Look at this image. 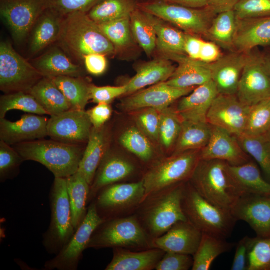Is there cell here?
<instances>
[{
  "instance_id": "5",
  "label": "cell",
  "mask_w": 270,
  "mask_h": 270,
  "mask_svg": "<svg viewBox=\"0 0 270 270\" xmlns=\"http://www.w3.org/2000/svg\"><path fill=\"white\" fill-rule=\"evenodd\" d=\"M182 204L188 220L202 233L226 239L237 221L230 210L202 196L190 181L184 183Z\"/></svg>"
},
{
  "instance_id": "36",
  "label": "cell",
  "mask_w": 270,
  "mask_h": 270,
  "mask_svg": "<svg viewBox=\"0 0 270 270\" xmlns=\"http://www.w3.org/2000/svg\"><path fill=\"white\" fill-rule=\"evenodd\" d=\"M66 180L72 222L76 230L87 214L86 206L90 185L78 172L66 178Z\"/></svg>"
},
{
  "instance_id": "42",
  "label": "cell",
  "mask_w": 270,
  "mask_h": 270,
  "mask_svg": "<svg viewBox=\"0 0 270 270\" xmlns=\"http://www.w3.org/2000/svg\"><path fill=\"white\" fill-rule=\"evenodd\" d=\"M119 142L142 162L148 164L154 160V152L150 139L138 127L127 128L120 136Z\"/></svg>"
},
{
  "instance_id": "23",
  "label": "cell",
  "mask_w": 270,
  "mask_h": 270,
  "mask_svg": "<svg viewBox=\"0 0 270 270\" xmlns=\"http://www.w3.org/2000/svg\"><path fill=\"white\" fill-rule=\"evenodd\" d=\"M202 233L189 220L176 224L162 236L152 240V248L165 252L194 256L200 244Z\"/></svg>"
},
{
  "instance_id": "16",
  "label": "cell",
  "mask_w": 270,
  "mask_h": 270,
  "mask_svg": "<svg viewBox=\"0 0 270 270\" xmlns=\"http://www.w3.org/2000/svg\"><path fill=\"white\" fill-rule=\"evenodd\" d=\"M236 94L242 103L250 107L270 97V77L260 53L253 50L250 53Z\"/></svg>"
},
{
  "instance_id": "45",
  "label": "cell",
  "mask_w": 270,
  "mask_h": 270,
  "mask_svg": "<svg viewBox=\"0 0 270 270\" xmlns=\"http://www.w3.org/2000/svg\"><path fill=\"white\" fill-rule=\"evenodd\" d=\"M160 112L159 140L162 146L168 150L176 144L182 120L176 110L170 107Z\"/></svg>"
},
{
  "instance_id": "56",
  "label": "cell",
  "mask_w": 270,
  "mask_h": 270,
  "mask_svg": "<svg viewBox=\"0 0 270 270\" xmlns=\"http://www.w3.org/2000/svg\"><path fill=\"white\" fill-rule=\"evenodd\" d=\"M86 112L93 127L98 128L104 126L110 120L112 110L110 104H98Z\"/></svg>"
},
{
  "instance_id": "58",
  "label": "cell",
  "mask_w": 270,
  "mask_h": 270,
  "mask_svg": "<svg viewBox=\"0 0 270 270\" xmlns=\"http://www.w3.org/2000/svg\"><path fill=\"white\" fill-rule=\"evenodd\" d=\"M223 54L219 46L214 42L203 40L199 60L206 64H211L218 60Z\"/></svg>"
},
{
  "instance_id": "26",
  "label": "cell",
  "mask_w": 270,
  "mask_h": 270,
  "mask_svg": "<svg viewBox=\"0 0 270 270\" xmlns=\"http://www.w3.org/2000/svg\"><path fill=\"white\" fill-rule=\"evenodd\" d=\"M64 16L46 8L38 18L28 36V50L35 55L60 38Z\"/></svg>"
},
{
  "instance_id": "46",
  "label": "cell",
  "mask_w": 270,
  "mask_h": 270,
  "mask_svg": "<svg viewBox=\"0 0 270 270\" xmlns=\"http://www.w3.org/2000/svg\"><path fill=\"white\" fill-rule=\"evenodd\" d=\"M270 128V97L250 107L244 134H266Z\"/></svg>"
},
{
  "instance_id": "59",
  "label": "cell",
  "mask_w": 270,
  "mask_h": 270,
  "mask_svg": "<svg viewBox=\"0 0 270 270\" xmlns=\"http://www.w3.org/2000/svg\"><path fill=\"white\" fill-rule=\"evenodd\" d=\"M203 40L196 36L186 34L184 51L190 58L199 60Z\"/></svg>"
},
{
  "instance_id": "13",
  "label": "cell",
  "mask_w": 270,
  "mask_h": 270,
  "mask_svg": "<svg viewBox=\"0 0 270 270\" xmlns=\"http://www.w3.org/2000/svg\"><path fill=\"white\" fill-rule=\"evenodd\" d=\"M48 8L46 0H0L1 18L18 44L28 38L35 22Z\"/></svg>"
},
{
  "instance_id": "1",
  "label": "cell",
  "mask_w": 270,
  "mask_h": 270,
  "mask_svg": "<svg viewBox=\"0 0 270 270\" xmlns=\"http://www.w3.org/2000/svg\"><path fill=\"white\" fill-rule=\"evenodd\" d=\"M184 183L148 196L134 213L152 240L164 234L177 222L188 220L182 204Z\"/></svg>"
},
{
  "instance_id": "52",
  "label": "cell",
  "mask_w": 270,
  "mask_h": 270,
  "mask_svg": "<svg viewBox=\"0 0 270 270\" xmlns=\"http://www.w3.org/2000/svg\"><path fill=\"white\" fill-rule=\"evenodd\" d=\"M98 0H46L48 8L64 16L75 12L87 13Z\"/></svg>"
},
{
  "instance_id": "39",
  "label": "cell",
  "mask_w": 270,
  "mask_h": 270,
  "mask_svg": "<svg viewBox=\"0 0 270 270\" xmlns=\"http://www.w3.org/2000/svg\"><path fill=\"white\" fill-rule=\"evenodd\" d=\"M132 0H98L86 13L97 24L130 17L135 10Z\"/></svg>"
},
{
  "instance_id": "24",
  "label": "cell",
  "mask_w": 270,
  "mask_h": 270,
  "mask_svg": "<svg viewBox=\"0 0 270 270\" xmlns=\"http://www.w3.org/2000/svg\"><path fill=\"white\" fill-rule=\"evenodd\" d=\"M218 94L215 84L211 80L196 86L190 94L182 97L176 110L182 120L207 122L208 112Z\"/></svg>"
},
{
  "instance_id": "57",
  "label": "cell",
  "mask_w": 270,
  "mask_h": 270,
  "mask_svg": "<svg viewBox=\"0 0 270 270\" xmlns=\"http://www.w3.org/2000/svg\"><path fill=\"white\" fill-rule=\"evenodd\" d=\"M106 56L100 54H92L86 56L84 62L86 70L94 76L104 74L107 68Z\"/></svg>"
},
{
  "instance_id": "6",
  "label": "cell",
  "mask_w": 270,
  "mask_h": 270,
  "mask_svg": "<svg viewBox=\"0 0 270 270\" xmlns=\"http://www.w3.org/2000/svg\"><path fill=\"white\" fill-rule=\"evenodd\" d=\"M89 248L142 250L152 248V240L134 214L102 222L92 235L87 246Z\"/></svg>"
},
{
  "instance_id": "41",
  "label": "cell",
  "mask_w": 270,
  "mask_h": 270,
  "mask_svg": "<svg viewBox=\"0 0 270 270\" xmlns=\"http://www.w3.org/2000/svg\"><path fill=\"white\" fill-rule=\"evenodd\" d=\"M243 150L252 157L270 180V140L266 134L236 136Z\"/></svg>"
},
{
  "instance_id": "38",
  "label": "cell",
  "mask_w": 270,
  "mask_h": 270,
  "mask_svg": "<svg viewBox=\"0 0 270 270\" xmlns=\"http://www.w3.org/2000/svg\"><path fill=\"white\" fill-rule=\"evenodd\" d=\"M236 24L234 10L218 14L214 18L205 37L220 47L234 51Z\"/></svg>"
},
{
  "instance_id": "49",
  "label": "cell",
  "mask_w": 270,
  "mask_h": 270,
  "mask_svg": "<svg viewBox=\"0 0 270 270\" xmlns=\"http://www.w3.org/2000/svg\"><path fill=\"white\" fill-rule=\"evenodd\" d=\"M24 160L10 145L0 140V180L3 182L16 176Z\"/></svg>"
},
{
  "instance_id": "9",
  "label": "cell",
  "mask_w": 270,
  "mask_h": 270,
  "mask_svg": "<svg viewBox=\"0 0 270 270\" xmlns=\"http://www.w3.org/2000/svg\"><path fill=\"white\" fill-rule=\"evenodd\" d=\"M145 188L142 180L119 182L102 188L93 200L104 220L134 214L143 201Z\"/></svg>"
},
{
  "instance_id": "29",
  "label": "cell",
  "mask_w": 270,
  "mask_h": 270,
  "mask_svg": "<svg viewBox=\"0 0 270 270\" xmlns=\"http://www.w3.org/2000/svg\"><path fill=\"white\" fill-rule=\"evenodd\" d=\"M172 60L178 63L171 77L166 82L178 88H189L200 86L211 79L207 64L193 60L186 55L176 56Z\"/></svg>"
},
{
  "instance_id": "17",
  "label": "cell",
  "mask_w": 270,
  "mask_h": 270,
  "mask_svg": "<svg viewBox=\"0 0 270 270\" xmlns=\"http://www.w3.org/2000/svg\"><path fill=\"white\" fill-rule=\"evenodd\" d=\"M196 88H178L168 84L166 82H160L123 99L120 106L126 112L147 108L161 111L190 94Z\"/></svg>"
},
{
  "instance_id": "18",
  "label": "cell",
  "mask_w": 270,
  "mask_h": 270,
  "mask_svg": "<svg viewBox=\"0 0 270 270\" xmlns=\"http://www.w3.org/2000/svg\"><path fill=\"white\" fill-rule=\"evenodd\" d=\"M230 212L236 220L248 223L256 236H270V196L244 194Z\"/></svg>"
},
{
  "instance_id": "33",
  "label": "cell",
  "mask_w": 270,
  "mask_h": 270,
  "mask_svg": "<svg viewBox=\"0 0 270 270\" xmlns=\"http://www.w3.org/2000/svg\"><path fill=\"white\" fill-rule=\"evenodd\" d=\"M30 94L50 116L71 109L66 98L52 78L44 76Z\"/></svg>"
},
{
  "instance_id": "61",
  "label": "cell",
  "mask_w": 270,
  "mask_h": 270,
  "mask_svg": "<svg viewBox=\"0 0 270 270\" xmlns=\"http://www.w3.org/2000/svg\"><path fill=\"white\" fill-rule=\"evenodd\" d=\"M166 2L184 6L202 8L208 7V0H165Z\"/></svg>"
},
{
  "instance_id": "34",
  "label": "cell",
  "mask_w": 270,
  "mask_h": 270,
  "mask_svg": "<svg viewBox=\"0 0 270 270\" xmlns=\"http://www.w3.org/2000/svg\"><path fill=\"white\" fill-rule=\"evenodd\" d=\"M228 170L244 194L270 196V182L263 178L258 166L253 162L250 160L239 166L228 164Z\"/></svg>"
},
{
  "instance_id": "55",
  "label": "cell",
  "mask_w": 270,
  "mask_h": 270,
  "mask_svg": "<svg viewBox=\"0 0 270 270\" xmlns=\"http://www.w3.org/2000/svg\"><path fill=\"white\" fill-rule=\"evenodd\" d=\"M252 240V238L246 236L237 244L232 270H247L248 254Z\"/></svg>"
},
{
  "instance_id": "43",
  "label": "cell",
  "mask_w": 270,
  "mask_h": 270,
  "mask_svg": "<svg viewBox=\"0 0 270 270\" xmlns=\"http://www.w3.org/2000/svg\"><path fill=\"white\" fill-rule=\"evenodd\" d=\"M130 24L136 41L148 56L151 55L156 47V36L144 11L134 10L130 16Z\"/></svg>"
},
{
  "instance_id": "54",
  "label": "cell",
  "mask_w": 270,
  "mask_h": 270,
  "mask_svg": "<svg viewBox=\"0 0 270 270\" xmlns=\"http://www.w3.org/2000/svg\"><path fill=\"white\" fill-rule=\"evenodd\" d=\"M90 100L97 104H110L115 98L127 92L126 86L124 84L122 86H98L90 84Z\"/></svg>"
},
{
  "instance_id": "20",
  "label": "cell",
  "mask_w": 270,
  "mask_h": 270,
  "mask_svg": "<svg viewBox=\"0 0 270 270\" xmlns=\"http://www.w3.org/2000/svg\"><path fill=\"white\" fill-rule=\"evenodd\" d=\"M250 52L232 51L222 55L215 62L207 64L210 72L211 79L219 94H236L239 82Z\"/></svg>"
},
{
  "instance_id": "50",
  "label": "cell",
  "mask_w": 270,
  "mask_h": 270,
  "mask_svg": "<svg viewBox=\"0 0 270 270\" xmlns=\"http://www.w3.org/2000/svg\"><path fill=\"white\" fill-rule=\"evenodd\" d=\"M234 10L238 20L270 16V0H238Z\"/></svg>"
},
{
  "instance_id": "32",
  "label": "cell",
  "mask_w": 270,
  "mask_h": 270,
  "mask_svg": "<svg viewBox=\"0 0 270 270\" xmlns=\"http://www.w3.org/2000/svg\"><path fill=\"white\" fill-rule=\"evenodd\" d=\"M144 12L155 30L156 47L164 58L172 60L178 56L186 55L184 51L186 33L170 26L164 20L154 15Z\"/></svg>"
},
{
  "instance_id": "27",
  "label": "cell",
  "mask_w": 270,
  "mask_h": 270,
  "mask_svg": "<svg viewBox=\"0 0 270 270\" xmlns=\"http://www.w3.org/2000/svg\"><path fill=\"white\" fill-rule=\"evenodd\" d=\"M31 63L45 77H83L84 75L80 66L74 63L58 46L52 47Z\"/></svg>"
},
{
  "instance_id": "10",
  "label": "cell",
  "mask_w": 270,
  "mask_h": 270,
  "mask_svg": "<svg viewBox=\"0 0 270 270\" xmlns=\"http://www.w3.org/2000/svg\"><path fill=\"white\" fill-rule=\"evenodd\" d=\"M44 76L18 54L12 44H0V90L4 94L30 93Z\"/></svg>"
},
{
  "instance_id": "44",
  "label": "cell",
  "mask_w": 270,
  "mask_h": 270,
  "mask_svg": "<svg viewBox=\"0 0 270 270\" xmlns=\"http://www.w3.org/2000/svg\"><path fill=\"white\" fill-rule=\"evenodd\" d=\"M13 110L41 116L48 115L30 94L24 92L4 94L0 96V118H4L6 113Z\"/></svg>"
},
{
  "instance_id": "7",
  "label": "cell",
  "mask_w": 270,
  "mask_h": 270,
  "mask_svg": "<svg viewBox=\"0 0 270 270\" xmlns=\"http://www.w3.org/2000/svg\"><path fill=\"white\" fill-rule=\"evenodd\" d=\"M200 150L172 154L151 165L142 178L145 188L144 198L164 189L189 181L200 160Z\"/></svg>"
},
{
  "instance_id": "37",
  "label": "cell",
  "mask_w": 270,
  "mask_h": 270,
  "mask_svg": "<svg viewBox=\"0 0 270 270\" xmlns=\"http://www.w3.org/2000/svg\"><path fill=\"white\" fill-rule=\"evenodd\" d=\"M235 246L223 238L202 233V239L193 256L192 270H208L214 260L222 254L230 252Z\"/></svg>"
},
{
  "instance_id": "25",
  "label": "cell",
  "mask_w": 270,
  "mask_h": 270,
  "mask_svg": "<svg viewBox=\"0 0 270 270\" xmlns=\"http://www.w3.org/2000/svg\"><path fill=\"white\" fill-rule=\"evenodd\" d=\"M259 46H270V16L237 19L234 51L248 53Z\"/></svg>"
},
{
  "instance_id": "47",
  "label": "cell",
  "mask_w": 270,
  "mask_h": 270,
  "mask_svg": "<svg viewBox=\"0 0 270 270\" xmlns=\"http://www.w3.org/2000/svg\"><path fill=\"white\" fill-rule=\"evenodd\" d=\"M98 24L102 32L113 44L116 50L126 47L131 43L130 17Z\"/></svg>"
},
{
  "instance_id": "15",
  "label": "cell",
  "mask_w": 270,
  "mask_h": 270,
  "mask_svg": "<svg viewBox=\"0 0 270 270\" xmlns=\"http://www.w3.org/2000/svg\"><path fill=\"white\" fill-rule=\"evenodd\" d=\"M92 128L86 111L72 109L51 116L47 126L51 139L74 144L87 142Z\"/></svg>"
},
{
  "instance_id": "31",
  "label": "cell",
  "mask_w": 270,
  "mask_h": 270,
  "mask_svg": "<svg viewBox=\"0 0 270 270\" xmlns=\"http://www.w3.org/2000/svg\"><path fill=\"white\" fill-rule=\"evenodd\" d=\"M176 67L167 58H158L145 63L138 69L136 74L125 85L126 94H132L148 86L167 81Z\"/></svg>"
},
{
  "instance_id": "53",
  "label": "cell",
  "mask_w": 270,
  "mask_h": 270,
  "mask_svg": "<svg viewBox=\"0 0 270 270\" xmlns=\"http://www.w3.org/2000/svg\"><path fill=\"white\" fill-rule=\"evenodd\" d=\"M194 263L193 256L182 254L166 252L157 264L156 270H188Z\"/></svg>"
},
{
  "instance_id": "51",
  "label": "cell",
  "mask_w": 270,
  "mask_h": 270,
  "mask_svg": "<svg viewBox=\"0 0 270 270\" xmlns=\"http://www.w3.org/2000/svg\"><path fill=\"white\" fill-rule=\"evenodd\" d=\"M137 127L153 141L159 140L160 112L153 108L142 109L135 118Z\"/></svg>"
},
{
  "instance_id": "19",
  "label": "cell",
  "mask_w": 270,
  "mask_h": 270,
  "mask_svg": "<svg viewBox=\"0 0 270 270\" xmlns=\"http://www.w3.org/2000/svg\"><path fill=\"white\" fill-rule=\"evenodd\" d=\"M136 171V166L132 160L108 150L90 186L88 204L95 198L102 188L112 184L126 182Z\"/></svg>"
},
{
  "instance_id": "35",
  "label": "cell",
  "mask_w": 270,
  "mask_h": 270,
  "mask_svg": "<svg viewBox=\"0 0 270 270\" xmlns=\"http://www.w3.org/2000/svg\"><path fill=\"white\" fill-rule=\"evenodd\" d=\"M212 126L208 122L182 121V129L173 154L201 150L208 143Z\"/></svg>"
},
{
  "instance_id": "3",
  "label": "cell",
  "mask_w": 270,
  "mask_h": 270,
  "mask_svg": "<svg viewBox=\"0 0 270 270\" xmlns=\"http://www.w3.org/2000/svg\"><path fill=\"white\" fill-rule=\"evenodd\" d=\"M24 160L45 166L54 178H67L78 172L85 148L82 144L44 139L12 146Z\"/></svg>"
},
{
  "instance_id": "12",
  "label": "cell",
  "mask_w": 270,
  "mask_h": 270,
  "mask_svg": "<svg viewBox=\"0 0 270 270\" xmlns=\"http://www.w3.org/2000/svg\"><path fill=\"white\" fill-rule=\"evenodd\" d=\"M104 220L98 214L92 200L88 208L84 220L72 236L59 253L48 260L44 268L47 270H76L87 249L91 237L98 227Z\"/></svg>"
},
{
  "instance_id": "14",
  "label": "cell",
  "mask_w": 270,
  "mask_h": 270,
  "mask_svg": "<svg viewBox=\"0 0 270 270\" xmlns=\"http://www.w3.org/2000/svg\"><path fill=\"white\" fill-rule=\"evenodd\" d=\"M250 109L236 94H218L210 108L206 121L238 136L244 132Z\"/></svg>"
},
{
  "instance_id": "40",
  "label": "cell",
  "mask_w": 270,
  "mask_h": 270,
  "mask_svg": "<svg viewBox=\"0 0 270 270\" xmlns=\"http://www.w3.org/2000/svg\"><path fill=\"white\" fill-rule=\"evenodd\" d=\"M52 78L66 98L71 109L84 110L90 100V84L83 77L61 76Z\"/></svg>"
},
{
  "instance_id": "21",
  "label": "cell",
  "mask_w": 270,
  "mask_h": 270,
  "mask_svg": "<svg viewBox=\"0 0 270 270\" xmlns=\"http://www.w3.org/2000/svg\"><path fill=\"white\" fill-rule=\"evenodd\" d=\"M48 118L41 115L25 114L16 122L0 118V140L13 146L44 139L48 136Z\"/></svg>"
},
{
  "instance_id": "60",
  "label": "cell",
  "mask_w": 270,
  "mask_h": 270,
  "mask_svg": "<svg viewBox=\"0 0 270 270\" xmlns=\"http://www.w3.org/2000/svg\"><path fill=\"white\" fill-rule=\"evenodd\" d=\"M238 0H208V8L216 14L232 10Z\"/></svg>"
},
{
  "instance_id": "4",
  "label": "cell",
  "mask_w": 270,
  "mask_h": 270,
  "mask_svg": "<svg viewBox=\"0 0 270 270\" xmlns=\"http://www.w3.org/2000/svg\"><path fill=\"white\" fill-rule=\"evenodd\" d=\"M189 181L204 198L230 211L244 194L222 160H200Z\"/></svg>"
},
{
  "instance_id": "63",
  "label": "cell",
  "mask_w": 270,
  "mask_h": 270,
  "mask_svg": "<svg viewBox=\"0 0 270 270\" xmlns=\"http://www.w3.org/2000/svg\"><path fill=\"white\" fill-rule=\"evenodd\" d=\"M266 134L267 135V136H268V138L270 140V128L268 130V132Z\"/></svg>"
},
{
  "instance_id": "30",
  "label": "cell",
  "mask_w": 270,
  "mask_h": 270,
  "mask_svg": "<svg viewBox=\"0 0 270 270\" xmlns=\"http://www.w3.org/2000/svg\"><path fill=\"white\" fill-rule=\"evenodd\" d=\"M108 130L105 125L98 128H92L78 170L90 186L102 160L108 150Z\"/></svg>"
},
{
  "instance_id": "48",
  "label": "cell",
  "mask_w": 270,
  "mask_h": 270,
  "mask_svg": "<svg viewBox=\"0 0 270 270\" xmlns=\"http://www.w3.org/2000/svg\"><path fill=\"white\" fill-rule=\"evenodd\" d=\"M247 270H270V236L252 238Z\"/></svg>"
},
{
  "instance_id": "2",
  "label": "cell",
  "mask_w": 270,
  "mask_h": 270,
  "mask_svg": "<svg viewBox=\"0 0 270 270\" xmlns=\"http://www.w3.org/2000/svg\"><path fill=\"white\" fill-rule=\"evenodd\" d=\"M58 46L77 60L92 54L110 56L115 48L111 42L86 12L64 16Z\"/></svg>"
},
{
  "instance_id": "28",
  "label": "cell",
  "mask_w": 270,
  "mask_h": 270,
  "mask_svg": "<svg viewBox=\"0 0 270 270\" xmlns=\"http://www.w3.org/2000/svg\"><path fill=\"white\" fill-rule=\"evenodd\" d=\"M166 252L160 248L132 250L122 248H113V257L106 270H152Z\"/></svg>"
},
{
  "instance_id": "11",
  "label": "cell",
  "mask_w": 270,
  "mask_h": 270,
  "mask_svg": "<svg viewBox=\"0 0 270 270\" xmlns=\"http://www.w3.org/2000/svg\"><path fill=\"white\" fill-rule=\"evenodd\" d=\"M142 10L182 30L185 33L205 36L216 14L210 8H194L167 2L142 6Z\"/></svg>"
},
{
  "instance_id": "22",
  "label": "cell",
  "mask_w": 270,
  "mask_h": 270,
  "mask_svg": "<svg viewBox=\"0 0 270 270\" xmlns=\"http://www.w3.org/2000/svg\"><path fill=\"white\" fill-rule=\"evenodd\" d=\"M200 160H222L230 166H239L250 161L236 136L214 126L208 143L200 150Z\"/></svg>"
},
{
  "instance_id": "8",
  "label": "cell",
  "mask_w": 270,
  "mask_h": 270,
  "mask_svg": "<svg viewBox=\"0 0 270 270\" xmlns=\"http://www.w3.org/2000/svg\"><path fill=\"white\" fill-rule=\"evenodd\" d=\"M50 202V222L43 235L42 244L48 253L56 255L76 231L72 222L66 178H54Z\"/></svg>"
},
{
  "instance_id": "62",
  "label": "cell",
  "mask_w": 270,
  "mask_h": 270,
  "mask_svg": "<svg viewBox=\"0 0 270 270\" xmlns=\"http://www.w3.org/2000/svg\"><path fill=\"white\" fill-rule=\"evenodd\" d=\"M260 56L265 69L270 77V51L260 53Z\"/></svg>"
}]
</instances>
